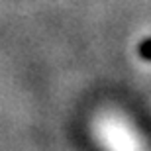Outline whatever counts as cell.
<instances>
[{
  "label": "cell",
  "instance_id": "1",
  "mask_svg": "<svg viewBox=\"0 0 151 151\" xmlns=\"http://www.w3.org/2000/svg\"><path fill=\"white\" fill-rule=\"evenodd\" d=\"M92 135L102 151H147L143 134L118 110H102L92 120Z\"/></svg>",
  "mask_w": 151,
  "mask_h": 151
}]
</instances>
